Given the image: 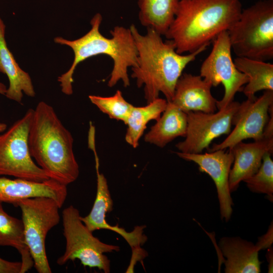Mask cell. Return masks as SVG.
I'll list each match as a JSON object with an SVG mask.
<instances>
[{
    "label": "cell",
    "mask_w": 273,
    "mask_h": 273,
    "mask_svg": "<svg viewBox=\"0 0 273 273\" xmlns=\"http://www.w3.org/2000/svg\"><path fill=\"white\" fill-rule=\"evenodd\" d=\"M167 104L166 99L159 97L145 106H133L125 123L127 126L125 141L133 148H137L147 124L151 120L159 119Z\"/></svg>",
    "instance_id": "603a6c76"
},
{
    "label": "cell",
    "mask_w": 273,
    "mask_h": 273,
    "mask_svg": "<svg viewBox=\"0 0 273 273\" xmlns=\"http://www.w3.org/2000/svg\"><path fill=\"white\" fill-rule=\"evenodd\" d=\"M21 262H12L0 257V273H21Z\"/></svg>",
    "instance_id": "484cf974"
},
{
    "label": "cell",
    "mask_w": 273,
    "mask_h": 273,
    "mask_svg": "<svg viewBox=\"0 0 273 273\" xmlns=\"http://www.w3.org/2000/svg\"><path fill=\"white\" fill-rule=\"evenodd\" d=\"M102 16L95 14L90 20L91 28L82 37L73 40L61 37L54 38L56 43L70 47L74 53V60L69 69L58 77L62 92L67 95L73 93V75L78 64L85 60L99 55L109 56L113 67L108 82L110 87L122 81L124 87L130 85L128 67L137 65L138 52L130 28L116 26L110 30L111 37L103 36L100 31Z\"/></svg>",
    "instance_id": "277c9868"
},
{
    "label": "cell",
    "mask_w": 273,
    "mask_h": 273,
    "mask_svg": "<svg viewBox=\"0 0 273 273\" xmlns=\"http://www.w3.org/2000/svg\"><path fill=\"white\" fill-rule=\"evenodd\" d=\"M7 88L4 84L0 82V94L5 95Z\"/></svg>",
    "instance_id": "f1b7e54d"
},
{
    "label": "cell",
    "mask_w": 273,
    "mask_h": 273,
    "mask_svg": "<svg viewBox=\"0 0 273 273\" xmlns=\"http://www.w3.org/2000/svg\"><path fill=\"white\" fill-rule=\"evenodd\" d=\"M180 158L193 161L199 166V170L208 174L213 179L217 192L221 218L228 221L232 215L233 205L229 188V175L234 162L231 150H218L205 154L176 152Z\"/></svg>",
    "instance_id": "7c38bea8"
},
{
    "label": "cell",
    "mask_w": 273,
    "mask_h": 273,
    "mask_svg": "<svg viewBox=\"0 0 273 273\" xmlns=\"http://www.w3.org/2000/svg\"><path fill=\"white\" fill-rule=\"evenodd\" d=\"M88 148L94 152L97 171V194L93 208L89 213L80 219L91 232L101 229L109 230L121 235L126 242L130 241L133 237V233L127 232L124 229L118 226H112L107 222L106 214L113 210V202L109 190L107 181L105 176L100 173L99 158L96 149L95 142L88 145Z\"/></svg>",
    "instance_id": "2e32d148"
},
{
    "label": "cell",
    "mask_w": 273,
    "mask_h": 273,
    "mask_svg": "<svg viewBox=\"0 0 273 273\" xmlns=\"http://www.w3.org/2000/svg\"><path fill=\"white\" fill-rule=\"evenodd\" d=\"M221 252L225 258L226 273H258L261 262L255 245L240 237H223L219 241Z\"/></svg>",
    "instance_id": "e0dca14e"
},
{
    "label": "cell",
    "mask_w": 273,
    "mask_h": 273,
    "mask_svg": "<svg viewBox=\"0 0 273 273\" xmlns=\"http://www.w3.org/2000/svg\"><path fill=\"white\" fill-rule=\"evenodd\" d=\"M73 138L54 108L43 101L34 110L28 144L30 155L49 178L67 186L79 174Z\"/></svg>",
    "instance_id": "3957f363"
},
{
    "label": "cell",
    "mask_w": 273,
    "mask_h": 273,
    "mask_svg": "<svg viewBox=\"0 0 273 273\" xmlns=\"http://www.w3.org/2000/svg\"><path fill=\"white\" fill-rule=\"evenodd\" d=\"M272 106L273 90H265L259 98L255 96L248 97L240 104L233 117L232 124L235 125V128L223 141L208 148V152L231 149L247 139L254 141L261 139Z\"/></svg>",
    "instance_id": "8fae6325"
},
{
    "label": "cell",
    "mask_w": 273,
    "mask_h": 273,
    "mask_svg": "<svg viewBox=\"0 0 273 273\" xmlns=\"http://www.w3.org/2000/svg\"><path fill=\"white\" fill-rule=\"evenodd\" d=\"M211 87L200 75L182 73L170 102L186 113L190 111L214 113L217 101L211 94Z\"/></svg>",
    "instance_id": "4fadbf2b"
},
{
    "label": "cell",
    "mask_w": 273,
    "mask_h": 273,
    "mask_svg": "<svg viewBox=\"0 0 273 273\" xmlns=\"http://www.w3.org/2000/svg\"><path fill=\"white\" fill-rule=\"evenodd\" d=\"M34 109L0 134V176L9 175L25 180L41 182L50 179L31 157L28 138Z\"/></svg>",
    "instance_id": "ba28073f"
},
{
    "label": "cell",
    "mask_w": 273,
    "mask_h": 273,
    "mask_svg": "<svg viewBox=\"0 0 273 273\" xmlns=\"http://www.w3.org/2000/svg\"><path fill=\"white\" fill-rule=\"evenodd\" d=\"M233 101L216 113L190 111L187 115L185 139L176 145L180 152L201 153L215 139L231 131L233 117L240 105Z\"/></svg>",
    "instance_id": "30bf717a"
},
{
    "label": "cell",
    "mask_w": 273,
    "mask_h": 273,
    "mask_svg": "<svg viewBox=\"0 0 273 273\" xmlns=\"http://www.w3.org/2000/svg\"><path fill=\"white\" fill-rule=\"evenodd\" d=\"M15 206L22 212L25 241L39 273H51L45 240L48 232L60 222V207L52 198L37 197L21 200Z\"/></svg>",
    "instance_id": "52a82bcc"
},
{
    "label": "cell",
    "mask_w": 273,
    "mask_h": 273,
    "mask_svg": "<svg viewBox=\"0 0 273 273\" xmlns=\"http://www.w3.org/2000/svg\"><path fill=\"white\" fill-rule=\"evenodd\" d=\"M7 128V125L3 122H0V133L4 132Z\"/></svg>",
    "instance_id": "f546056e"
},
{
    "label": "cell",
    "mask_w": 273,
    "mask_h": 273,
    "mask_svg": "<svg viewBox=\"0 0 273 273\" xmlns=\"http://www.w3.org/2000/svg\"><path fill=\"white\" fill-rule=\"evenodd\" d=\"M237 68L246 75L249 81L242 89L248 97L258 91L273 90V65L265 61L237 57L234 60Z\"/></svg>",
    "instance_id": "7402d4cb"
},
{
    "label": "cell",
    "mask_w": 273,
    "mask_h": 273,
    "mask_svg": "<svg viewBox=\"0 0 273 273\" xmlns=\"http://www.w3.org/2000/svg\"><path fill=\"white\" fill-rule=\"evenodd\" d=\"M242 9L241 0H180L165 36L177 53L195 52L228 31Z\"/></svg>",
    "instance_id": "7a4b0ae2"
},
{
    "label": "cell",
    "mask_w": 273,
    "mask_h": 273,
    "mask_svg": "<svg viewBox=\"0 0 273 273\" xmlns=\"http://www.w3.org/2000/svg\"><path fill=\"white\" fill-rule=\"evenodd\" d=\"M266 260L268 263V272H272L273 269V251L272 247L267 248L266 254Z\"/></svg>",
    "instance_id": "83f0119b"
},
{
    "label": "cell",
    "mask_w": 273,
    "mask_h": 273,
    "mask_svg": "<svg viewBox=\"0 0 273 273\" xmlns=\"http://www.w3.org/2000/svg\"><path fill=\"white\" fill-rule=\"evenodd\" d=\"M67 196V186L51 178L36 182L0 176V201L2 202L11 203L15 206L23 199L47 197L55 200L61 208Z\"/></svg>",
    "instance_id": "5bb4252c"
},
{
    "label": "cell",
    "mask_w": 273,
    "mask_h": 273,
    "mask_svg": "<svg viewBox=\"0 0 273 273\" xmlns=\"http://www.w3.org/2000/svg\"><path fill=\"white\" fill-rule=\"evenodd\" d=\"M180 0H138L140 23L165 35L172 23Z\"/></svg>",
    "instance_id": "ffe728a7"
},
{
    "label": "cell",
    "mask_w": 273,
    "mask_h": 273,
    "mask_svg": "<svg viewBox=\"0 0 273 273\" xmlns=\"http://www.w3.org/2000/svg\"><path fill=\"white\" fill-rule=\"evenodd\" d=\"M270 153H266L258 171L244 180L252 192L265 194L267 198L272 201L273 198V161Z\"/></svg>",
    "instance_id": "d4e9b609"
},
{
    "label": "cell",
    "mask_w": 273,
    "mask_h": 273,
    "mask_svg": "<svg viewBox=\"0 0 273 273\" xmlns=\"http://www.w3.org/2000/svg\"><path fill=\"white\" fill-rule=\"evenodd\" d=\"M237 57L263 61L273 58V0L259 1L242 9L227 31Z\"/></svg>",
    "instance_id": "5b68a950"
},
{
    "label": "cell",
    "mask_w": 273,
    "mask_h": 273,
    "mask_svg": "<svg viewBox=\"0 0 273 273\" xmlns=\"http://www.w3.org/2000/svg\"><path fill=\"white\" fill-rule=\"evenodd\" d=\"M5 29L0 18V72L8 76L9 81L5 95L9 99L20 103L23 93L30 97H35V93L30 75L20 67L7 47Z\"/></svg>",
    "instance_id": "ac0fdd59"
},
{
    "label": "cell",
    "mask_w": 273,
    "mask_h": 273,
    "mask_svg": "<svg viewBox=\"0 0 273 273\" xmlns=\"http://www.w3.org/2000/svg\"><path fill=\"white\" fill-rule=\"evenodd\" d=\"M62 216L66 247L57 264L63 265L69 260L78 259L84 266L110 272V261L104 253L118 252L119 247L104 243L94 237L80 219L79 210L73 205L65 208Z\"/></svg>",
    "instance_id": "8992f818"
},
{
    "label": "cell",
    "mask_w": 273,
    "mask_h": 273,
    "mask_svg": "<svg viewBox=\"0 0 273 273\" xmlns=\"http://www.w3.org/2000/svg\"><path fill=\"white\" fill-rule=\"evenodd\" d=\"M272 223L269 227L267 233L258 239V241L255 245L259 251L261 249L268 248L271 247L273 241Z\"/></svg>",
    "instance_id": "4316f807"
},
{
    "label": "cell",
    "mask_w": 273,
    "mask_h": 273,
    "mask_svg": "<svg viewBox=\"0 0 273 273\" xmlns=\"http://www.w3.org/2000/svg\"><path fill=\"white\" fill-rule=\"evenodd\" d=\"M129 28L138 52L137 65L131 68V77L136 80L138 87H144L147 103L158 98L160 93L167 101H171L184 69L208 46L180 54L171 40L163 41L162 35L152 28H147L145 35L140 34L134 24Z\"/></svg>",
    "instance_id": "6da1fadb"
},
{
    "label": "cell",
    "mask_w": 273,
    "mask_h": 273,
    "mask_svg": "<svg viewBox=\"0 0 273 273\" xmlns=\"http://www.w3.org/2000/svg\"><path fill=\"white\" fill-rule=\"evenodd\" d=\"M144 137L146 142L163 148L179 136L185 137L187 115L171 102L167 101L165 110Z\"/></svg>",
    "instance_id": "d6986e66"
},
{
    "label": "cell",
    "mask_w": 273,
    "mask_h": 273,
    "mask_svg": "<svg viewBox=\"0 0 273 273\" xmlns=\"http://www.w3.org/2000/svg\"><path fill=\"white\" fill-rule=\"evenodd\" d=\"M88 98L101 112L113 119L126 123L134 106L127 102L122 92L117 90L110 97L89 95Z\"/></svg>",
    "instance_id": "cb8c5ba5"
},
{
    "label": "cell",
    "mask_w": 273,
    "mask_h": 273,
    "mask_svg": "<svg viewBox=\"0 0 273 273\" xmlns=\"http://www.w3.org/2000/svg\"><path fill=\"white\" fill-rule=\"evenodd\" d=\"M212 50L202 63L200 75L212 86L221 83L224 88L222 99L217 101L218 110L232 103L236 94L249 81L248 77L236 67L228 31L220 33L213 41Z\"/></svg>",
    "instance_id": "9c48e42d"
},
{
    "label": "cell",
    "mask_w": 273,
    "mask_h": 273,
    "mask_svg": "<svg viewBox=\"0 0 273 273\" xmlns=\"http://www.w3.org/2000/svg\"><path fill=\"white\" fill-rule=\"evenodd\" d=\"M0 201V246L15 248L21 257V273L28 271L34 263L25 241L22 219L9 215L5 211Z\"/></svg>",
    "instance_id": "44dd1931"
},
{
    "label": "cell",
    "mask_w": 273,
    "mask_h": 273,
    "mask_svg": "<svg viewBox=\"0 0 273 273\" xmlns=\"http://www.w3.org/2000/svg\"><path fill=\"white\" fill-rule=\"evenodd\" d=\"M231 150L234 165L229 175L231 192L236 191L240 183L254 174L261 166L264 155L272 153L273 138L262 136L251 143L239 142Z\"/></svg>",
    "instance_id": "9a60e30c"
}]
</instances>
